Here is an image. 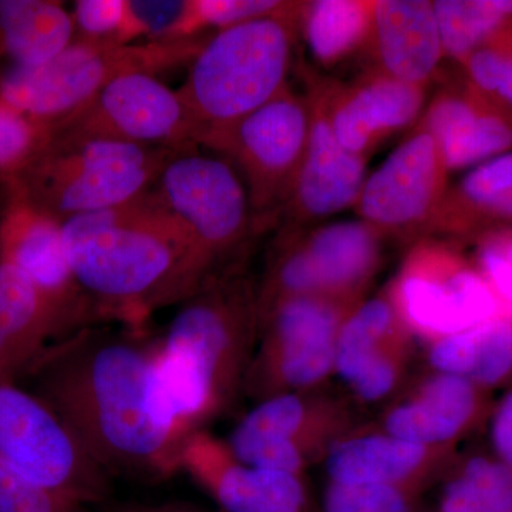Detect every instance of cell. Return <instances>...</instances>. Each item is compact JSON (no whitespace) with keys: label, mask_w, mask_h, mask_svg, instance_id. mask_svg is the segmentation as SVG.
Here are the masks:
<instances>
[{"label":"cell","mask_w":512,"mask_h":512,"mask_svg":"<svg viewBox=\"0 0 512 512\" xmlns=\"http://www.w3.org/2000/svg\"><path fill=\"white\" fill-rule=\"evenodd\" d=\"M109 512H207L198 505L188 501H161V503H141V501H127L111 505Z\"/></svg>","instance_id":"cell-42"},{"label":"cell","mask_w":512,"mask_h":512,"mask_svg":"<svg viewBox=\"0 0 512 512\" xmlns=\"http://www.w3.org/2000/svg\"><path fill=\"white\" fill-rule=\"evenodd\" d=\"M248 315L241 286L210 276L181 302L158 342L161 382L178 417L192 430L220 404L234 373Z\"/></svg>","instance_id":"cell-6"},{"label":"cell","mask_w":512,"mask_h":512,"mask_svg":"<svg viewBox=\"0 0 512 512\" xmlns=\"http://www.w3.org/2000/svg\"><path fill=\"white\" fill-rule=\"evenodd\" d=\"M493 436L504 466L512 473V392L503 400L495 414Z\"/></svg>","instance_id":"cell-41"},{"label":"cell","mask_w":512,"mask_h":512,"mask_svg":"<svg viewBox=\"0 0 512 512\" xmlns=\"http://www.w3.org/2000/svg\"><path fill=\"white\" fill-rule=\"evenodd\" d=\"M325 512H407V501L394 485L335 483L326 494Z\"/></svg>","instance_id":"cell-38"},{"label":"cell","mask_w":512,"mask_h":512,"mask_svg":"<svg viewBox=\"0 0 512 512\" xmlns=\"http://www.w3.org/2000/svg\"><path fill=\"white\" fill-rule=\"evenodd\" d=\"M311 131L308 96L286 86L244 119L202 138L200 147L224 158L247 190L256 231L278 224L301 174Z\"/></svg>","instance_id":"cell-7"},{"label":"cell","mask_w":512,"mask_h":512,"mask_svg":"<svg viewBox=\"0 0 512 512\" xmlns=\"http://www.w3.org/2000/svg\"><path fill=\"white\" fill-rule=\"evenodd\" d=\"M417 126L439 141L448 170L473 168L512 151V113L463 74L441 79Z\"/></svg>","instance_id":"cell-15"},{"label":"cell","mask_w":512,"mask_h":512,"mask_svg":"<svg viewBox=\"0 0 512 512\" xmlns=\"http://www.w3.org/2000/svg\"><path fill=\"white\" fill-rule=\"evenodd\" d=\"M376 0L302 2L299 33L315 62L333 69L366 52Z\"/></svg>","instance_id":"cell-25"},{"label":"cell","mask_w":512,"mask_h":512,"mask_svg":"<svg viewBox=\"0 0 512 512\" xmlns=\"http://www.w3.org/2000/svg\"><path fill=\"white\" fill-rule=\"evenodd\" d=\"M431 362L468 382L494 384L512 372V319L505 316L437 343Z\"/></svg>","instance_id":"cell-27"},{"label":"cell","mask_w":512,"mask_h":512,"mask_svg":"<svg viewBox=\"0 0 512 512\" xmlns=\"http://www.w3.org/2000/svg\"><path fill=\"white\" fill-rule=\"evenodd\" d=\"M2 188L0 262L18 269L35 286L55 316L60 338L92 326L99 315L73 274L63 222Z\"/></svg>","instance_id":"cell-11"},{"label":"cell","mask_w":512,"mask_h":512,"mask_svg":"<svg viewBox=\"0 0 512 512\" xmlns=\"http://www.w3.org/2000/svg\"><path fill=\"white\" fill-rule=\"evenodd\" d=\"M73 274L99 319L140 332L161 306L181 303L212 274L148 190L113 210L63 222Z\"/></svg>","instance_id":"cell-2"},{"label":"cell","mask_w":512,"mask_h":512,"mask_svg":"<svg viewBox=\"0 0 512 512\" xmlns=\"http://www.w3.org/2000/svg\"><path fill=\"white\" fill-rule=\"evenodd\" d=\"M365 53L370 69L430 89L444 60L433 2L376 0Z\"/></svg>","instance_id":"cell-18"},{"label":"cell","mask_w":512,"mask_h":512,"mask_svg":"<svg viewBox=\"0 0 512 512\" xmlns=\"http://www.w3.org/2000/svg\"><path fill=\"white\" fill-rule=\"evenodd\" d=\"M443 512H512L511 471L487 458H473L447 488Z\"/></svg>","instance_id":"cell-30"},{"label":"cell","mask_w":512,"mask_h":512,"mask_svg":"<svg viewBox=\"0 0 512 512\" xmlns=\"http://www.w3.org/2000/svg\"><path fill=\"white\" fill-rule=\"evenodd\" d=\"M0 187H2V185H0ZM3 200H5V192H3L2 188V192H0V211H2Z\"/></svg>","instance_id":"cell-44"},{"label":"cell","mask_w":512,"mask_h":512,"mask_svg":"<svg viewBox=\"0 0 512 512\" xmlns=\"http://www.w3.org/2000/svg\"><path fill=\"white\" fill-rule=\"evenodd\" d=\"M87 326L46 346L22 376L110 476L168 480L194 431L161 382L158 343Z\"/></svg>","instance_id":"cell-1"},{"label":"cell","mask_w":512,"mask_h":512,"mask_svg":"<svg viewBox=\"0 0 512 512\" xmlns=\"http://www.w3.org/2000/svg\"><path fill=\"white\" fill-rule=\"evenodd\" d=\"M477 244L480 272L497 299L500 316L512 319V261L487 242Z\"/></svg>","instance_id":"cell-39"},{"label":"cell","mask_w":512,"mask_h":512,"mask_svg":"<svg viewBox=\"0 0 512 512\" xmlns=\"http://www.w3.org/2000/svg\"><path fill=\"white\" fill-rule=\"evenodd\" d=\"M393 312L389 303L375 299L355 312L342 330L336 352V365L345 379H356L367 366L379 359L373 353L376 343L392 325Z\"/></svg>","instance_id":"cell-31"},{"label":"cell","mask_w":512,"mask_h":512,"mask_svg":"<svg viewBox=\"0 0 512 512\" xmlns=\"http://www.w3.org/2000/svg\"><path fill=\"white\" fill-rule=\"evenodd\" d=\"M184 229L212 274V266L256 231L245 185L228 161L198 147L175 154L150 188Z\"/></svg>","instance_id":"cell-9"},{"label":"cell","mask_w":512,"mask_h":512,"mask_svg":"<svg viewBox=\"0 0 512 512\" xmlns=\"http://www.w3.org/2000/svg\"><path fill=\"white\" fill-rule=\"evenodd\" d=\"M16 382H0V460L86 507L109 503L113 476L39 396Z\"/></svg>","instance_id":"cell-8"},{"label":"cell","mask_w":512,"mask_h":512,"mask_svg":"<svg viewBox=\"0 0 512 512\" xmlns=\"http://www.w3.org/2000/svg\"><path fill=\"white\" fill-rule=\"evenodd\" d=\"M183 150L50 133L39 153L18 173L0 177V184L64 222L113 210L146 194L165 164Z\"/></svg>","instance_id":"cell-4"},{"label":"cell","mask_w":512,"mask_h":512,"mask_svg":"<svg viewBox=\"0 0 512 512\" xmlns=\"http://www.w3.org/2000/svg\"><path fill=\"white\" fill-rule=\"evenodd\" d=\"M311 131L301 174L278 224L303 229L353 208L366 181V158L353 156L333 136L322 101L309 86Z\"/></svg>","instance_id":"cell-17"},{"label":"cell","mask_w":512,"mask_h":512,"mask_svg":"<svg viewBox=\"0 0 512 512\" xmlns=\"http://www.w3.org/2000/svg\"><path fill=\"white\" fill-rule=\"evenodd\" d=\"M400 295L413 322L448 336L500 316L497 299L481 272L458 262L439 276L409 272Z\"/></svg>","instance_id":"cell-19"},{"label":"cell","mask_w":512,"mask_h":512,"mask_svg":"<svg viewBox=\"0 0 512 512\" xmlns=\"http://www.w3.org/2000/svg\"><path fill=\"white\" fill-rule=\"evenodd\" d=\"M512 228V151L470 168L446 195L429 231L480 239Z\"/></svg>","instance_id":"cell-20"},{"label":"cell","mask_w":512,"mask_h":512,"mask_svg":"<svg viewBox=\"0 0 512 512\" xmlns=\"http://www.w3.org/2000/svg\"><path fill=\"white\" fill-rule=\"evenodd\" d=\"M187 474L224 512H303L305 494L295 474L242 463L210 434L194 431L181 453Z\"/></svg>","instance_id":"cell-16"},{"label":"cell","mask_w":512,"mask_h":512,"mask_svg":"<svg viewBox=\"0 0 512 512\" xmlns=\"http://www.w3.org/2000/svg\"><path fill=\"white\" fill-rule=\"evenodd\" d=\"M50 133L144 147H198V128L180 94L148 73L114 80Z\"/></svg>","instance_id":"cell-10"},{"label":"cell","mask_w":512,"mask_h":512,"mask_svg":"<svg viewBox=\"0 0 512 512\" xmlns=\"http://www.w3.org/2000/svg\"><path fill=\"white\" fill-rule=\"evenodd\" d=\"M274 316V372L282 383L306 386L328 372L333 359L335 308L319 296L291 299Z\"/></svg>","instance_id":"cell-21"},{"label":"cell","mask_w":512,"mask_h":512,"mask_svg":"<svg viewBox=\"0 0 512 512\" xmlns=\"http://www.w3.org/2000/svg\"><path fill=\"white\" fill-rule=\"evenodd\" d=\"M49 138V127L29 119L0 97V177L18 173Z\"/></svg>","instance_id":"cell-34"},{"label":"cell","mask_w":512,"mask_h":512,"mask_svg":"<svg viewBox=\"0 0 512 512\" xmlns=\"http://www.w3.org/2000/svg\"><path fill=\"white\" fill-rule=\"evenodd\" d=\"M477 241L487 242V244H490L491 247H494L512 261V228L493 232V234L485 235V237H481Z\"/></svg>","instance_id":"cell-43"},{"label":"cell","mask_w":512,"mask_h":512,"mask_svg":"<svg viewBox=\"0 0 512 512\" xmlns=\"http://www.w3.org/2000/svg\"><path fill=\"white\" fill-rule=\"evenodd\" d=\"M477 407L473 383L463 377H437L419 402L396 410L387 421L390 433L410 443H431L456 436L467 426Z\"/></svg>","instance_id":"cell-26"},{"label":"cell","mask_w":512,"mask_h":512,"mask_svg":"<svg viewBox=\"0 0 512 512\" xmlns=\"http://www.w3.org/2000/svg\"><path fill=\"white\" fill-rule=\"evenodd\" d=\"M303 404L295 396L266 400L232 434L231 451L248 466L296 474L301 456L295 437L301 429Z\"/></svg>","instance_id":"cell-24"},{"label":"cell","mask_w":512,"mask_h":512,"mask_svg":"<svg viewBox=\"0 0 512 512\" xmlns=\"http://www.w3.org/2000/svg\"><path fill=\"white\" fill-rule=\"evenodd\" d=\"M74 37L72 12L62 2L0 0L2 66H40L63 52Z\"/></svg>","instance_id":"cell-23"},{"label":"cell","mask_w":512,"mask_h":512,"mask_svg":"<svg viewBox=\"0 0 512 512\" xmlns=\"http://www.w3.org/2000/svg\"><path fill=\"white\" fill-rule=\"evenodd\" d=\"M437 138L419 126L366 178L352 210L383 235L427 232L448 188Z\"/></svg>","instance_id":"cell-13"},{"label":"cell","mask_w":512,"mask_h":512,"mask_svg":"<svg viewBox=\"0 0 512 512\" xmlns=\"http://www.w3.org/2000/svg\"><path fill=\"white\" fill-rule=\"evenodd\" d=\"M357 392L366 399H377L390 389L393 383V370L382 357L367 366L352 382Z\"/></svg>","instance_id":"cell-40"},{"label":"cell","mask_w":512,"mask_h":512,"mask_svg":"<svg viewBox=\"0 0 512 512\" xmlns=\"http://www.w3.org/2000/svg\"><path fill=\"white\" fill-rule=\"evenodd\" d=\"M190 0H127L134 42H173L185 37Z\"/></svg>","instance_id":"cell-35"},{"label":"cell","mask_w":512,"mask_h":512,"mask_svg":"<svg viewBox=\"0 0 512 512\" xmlns=\"http://www.w3.org/2000/svg\"><path fill=\"white\" fill-rule=\"evenodd\" d=\"M433 6L444 59L457 67L512 20L495 0H436Z\"/></svg>","instance_id":"cell-29"},{"label":"cell","mask_w":512,"mask_h":512,"mask_svg":"<svg viewBox=\"0 0 512 512\" xmlns=\"http://www.w3.org/2000/svg\"><path fill=\"white\" fill-rule=\"evenodd\" d=\"M302 2L212 32L177 90L202 138L244 119L288 86Z\"/></svg>","instance_id":"cell-3"},{"label":"cell","mask_w":512,"mask_h":512,"mask_svg":"<svg viewBox=\"0 0 512 512\" xmlns=\"http://www.w3.org/2000/svg\"><path fill=\"white\" fill-rule=\"evenodd\" d=\"M383 234L362 220L281 229V255L269 281L268 303L342 292L375 268Z\"/></svg>","instance_id":"cell-12"},{"label":"cell","mask_w":512,"mask_h":512,"mask_svg":"<svg viewBox=\"0 0 512 512\" xmlns=\"http://www.w3.org/2000/svg\"><path fill=\"white\" fill-rule=\"evenodd\" d=\"M60 330L49 306L18 269L0 262V382L18 380Z\"/></svg>","instance_id":"cell-22"},{"label":"cell","mask_w":512,"mask_h":512,"mask_svg":"<svg viewBox=\"0 0 512 512\" xmlns=\"http://www.w3.org/2000/svg\"><path fill=\"white\" fill-rule=\"evenodd\" d=\"M333 136L353 156L366 158L421 119L429 89L367 69L350 83L313 79Z\"/></svg>","instance_id":"cell-14"},{"label":"cell","mask_w":512,"mask_h":512,"mask_svg":"<svg viewBox=\"0 0 512 512\" xmlns=\"http://www.w3.org/2000/svg\"><path fill=\"white\" fill-rule=\"evenodd\" d=\"M210 35L130 45L74 37L63 52L40 66L0 67V97L29 119L52 130L121 76H156L190 64Z\"/></svg>","instance_id":"cell-5"},{"label":"cell","mask_w":512,"mask_h":512,"mask_svg":"<svg viewBox=\"0 0 512 512\" xmlns=\"http://www.w3.org/2000/svg\"><path fill=\"white\" fill-rule=\"evenodd\" d=\"M72 18L76 37L117 45L136 43L131 35L127 0H77Z\"/></svg>","instance_id":"cell-36"},{"label":"cell","mask_w":512,"mask_h":512,"mask_svg":"<svg viewBox=\"0 0 512 512\" xmlns=\"http://www.w3.org/2000/svg\"><path fill=\"white\" fill-rule=\"evenodd\" d=\"M0 512L90 511L66 495L30 483L0 460Z\"/></svg>","instance_id":"cell-37"},{"label":"cell","mask_w":512,"mask_h":512,"mask_svg":"<svg viewBox=\"0 0 512 512\" xmlns=\"http://www.w3.org/2000/svg\"><path fill=\"white\" fill-rule=\"evenodd\" d=\"M471 86L512 113V20L458 66Z\"/></svg>","instance_id":"cell-32"},{"label":"cell","mask_w":512,"mask_h":512,"mask_svg":"<svg viewBox=\"0 0 512 512\" xmlns=\"http://www.w3.org/2000/svg\"><path fill=\"white\" fill-rule=\"evenodd\" d=\"M421 458L423 447L420 444L370 437L335 448L328 460V470L338 484L392 485L412 473Z\"/></svg>","instance_id":"cell-28"},{"label":"cell","mask_w":512,"mask_h":512,"mask_svg":"<svg viewBox=\"0 0 512 512\" xmlns=\"http://www.w3.org/2000/svg\"><path fill=\"white\" fill-rule=\"evenodd\" d=\"M289 0H190L185 37L231 28L279 12Z\"/></svg>","instance_id":"cell-33"}]
</instances>
